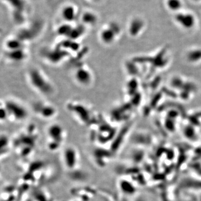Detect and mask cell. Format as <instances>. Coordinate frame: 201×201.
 <instances>
[{"label":"cell","mask_w":201,"mask_h":201,"mask_svg":"<svg viewBox=\"0 0 201 201\" xmlns=\"http://www.w3.org/2000/svg\"><path fill=\"white\" fill-rule=\"evenodd\" d=\"M75 78L79 83L86 86L91 82L92 77L90 71L81 67L75 72Z\"/></svg>","instance_id":"cell-5"},{"label":"cell","mask_w":201,"mask_h":201,"mask_svg":"<svg viewBox=\"0 0 201 201\" xmlns=\"http://www.w3.org/2000/svg\"><path fill=\"white\" fill-rule=\"evenodd\" d=\"M74 9L72 7H69L68 6L65 8H64V10L62 12L63 16L64 19L68 20V21H70L73 20V19H74Z\"/></svg>","instance_id":"cell-9"},{"label":"cell","mask_w":201,"mask_h":201,"mask_svg":"<svg viewBox=\"0 0 201 201\" xmlns=\"http://www.w3.org/2000/svg\"><path fill=\"white\" fill-rule=\"evenodd\" d=\"M49 146L51 147L54 144V148L59 147L64 140V131L61 126L58 125H53L48 130Z\"/></svg>","instance_id":"cell-3"},{"label":"cell","mask_w":201,"mask_h":201,"mask_svg":"<svg viewBox=\"0 0 201 201\" xmlns=\"http://www.w3.org/2000/svg\"><path fill=\"white\" fill-rule=\"evenodd\" d=\"M4 105L8 116H11L15 120H24L28 116V111L25 107L15 101L8 100Z\"/></svg>","instance_id":"cell-2"},{"label":"cell","mask_w":201,"mask_h":201,"mask_svg":"<svg viewBox=\"0 0 201 201\" xmlns=\"http://www.w3.org/2000/svg\"><path fill=\"white\" fill-rule=\"evenodd\" d=\"M34 108L35 111L43 118L53 117L56 113V110L53 107L41 102L36 103Z\"/></svg>","instance_id":"cell-4"},{"label":"cell","mask_w":201,"mask_h":201,"mask_svg":"<svg viewBox=\"0 0 201 201\" xmlns=\"http://www.w3.org/2000/svg\"><path fill=\"white\" fill-rule=\"evenodd\" d=\"M8 57L12 60L20 61L25 58V53L22 49L8 50Z\"/></svg>","instance_id":"cell-7"},{"label":"cell","mask_w":201,"mask_h":201,"mask_svg":"<svg viewBox=\"0 0 201 201\" xmlns=\"http://www.w3.org/2000/svg\"><path fill=\"white\" fill-rule=\"evenodd\" d=\"M31 84L37 91L42 95H49L53 91V87L49 81L38 69H32L29 73Z\"/></svg>","instance_id":"cell-1"},{"label":"cell","mask_w":201,"mask_h":201,"mask_svg":"<svg viewBox=\"0 0 201 201\" xmlns=\"http://www.w3.org/2000/svg\"><path fill=\"white\" fill-rule=\"evenodd\" d=\"M165 5L168 10L174 12H178L183 7L182 0H165Z\"/></svg>","instance_id":"cell-6"},{"label":"cell","mask_w":201,"mask_h":201,"mask_svg":"<svg viewBox=\"0 0 201 201\" xmlns=\"http://www.w3.org/2000/svg\"><path fill=\"white\" fill-rule=\"evenodd\" d=\"M100 38L101 41L104 42L106 44L110 43L112 42V40L114 39V34L113 31L110 29H105L101 31L100 34Z\"/></svg>","instance_id":"cell-8"}]
</instances>
